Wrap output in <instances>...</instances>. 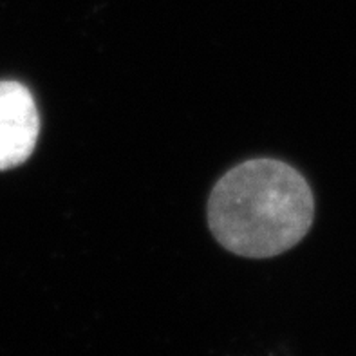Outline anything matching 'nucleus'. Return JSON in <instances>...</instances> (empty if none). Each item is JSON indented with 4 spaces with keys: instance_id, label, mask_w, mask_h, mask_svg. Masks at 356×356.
<instances>
[{
    "instance_id": "f257e3e1",
    "label": "nucleus",
    "mask_w": 356,
    "mask_h": 356,
    "mask_svg": "<svg viewBox=\"0 0 356 356\" xmlns=\"http://www.w3.org/2000/svg\"><path fill=\"white\" fill-rule=\"evenodd\" d=\"M315 199L306 177L277 159H250L219 179L208 201L213 237L232 253L275 257L312 228Z\"/></svg>"
},
{
    "instance_id": "f03ea898",
    "label": "nucleus",
    "mask_w": 356,
    "mask_h": 356,
    "mask_svg": "<svg viewBox=\"0 0 356 356\" xmlns=\"http://www.w3.org/2000/svg\"><path fill=\"white\" fill-rule=\"evenodd\" d=\"M40 132V116L33 95L18 81H0V170L31 158Z\"/></svg>"
}]
</instances>
